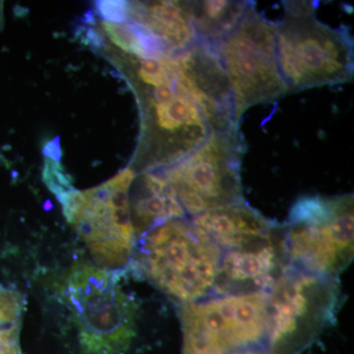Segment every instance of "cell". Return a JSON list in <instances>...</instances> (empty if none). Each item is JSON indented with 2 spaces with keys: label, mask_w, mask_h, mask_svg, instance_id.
<instances>
[{
  "label": "cell",
  "mask_w": 354,
  "mask_h": 354,
  "mask_svg": "<svg viewBox=\"0 0 354 354\" xmlns=\"http://www.w3.org/2000/svg\"><path fill=\"white\" fill-rule=\"evenodd\" d=\"M276 50L288 93L353 82V39L348 28H332L317 19L316 2L283 1Z\"/></svg>",
  "instance_id": "obj_1"
},
{
  "label": "cell",
  "mask_w": 354,
  "mask_h": 354,
  "mask_svg": "<svg viewBox=\"0 0 354 354\" xmlns=\"http://www.w3.org/2000/svg\"><path fill=\"white\" fill-rule=\"evenodd\" d=\"M221 255L218 247L183 218L142 235L130 264L140 276L183 305L213 292Z\"/></svg>",
  "instance_id": "obj_2"
},
{
  "label": "cell",
  "mask_w": 354,
  "mask_h": 354,
  "mask_svg": "<svg viewBox=\"0 0 354 354\" xmlns=\"http://www.w3.org/2000/svg\"><path fill=\"white\" fill-rule=\"evenodd\" d=\"M353 195L304 196L283 225L288 267L337 278L353 257Z\"/></svg>",
  "instance_id": "obj_3"
},
{
  "label": "cell",
  "mask_w": 354,
  "mask_h": 354,
  "mask_svg": "<svg viewBox=\"0 0 354 354\" xmlns=\"http://www.w3.org/2000/svg\"><path fill=\"white\" fill-rule=\"evenodd\" d=\"M135 178L125 169L106 183L58 196L66 220L85 242L97 267L118 272L131 262L137 235L130 209L129 190Z\"/></svg>",
  "instance_id": "obj_4"
},
{
  "label": "cell",
  "mask_w": 354,
  "mask_h": 354,
  "mask_svg": "<svg viewBox=\"0 0 354 354\" xmlns=\"http://www.w3.org/2000/svg\"><path fill=\"white\" fill-rule=\"evenodd\" d=\"M268 290L181 305L183 354H274L269 344Z\"/></svg>",
  "instance_id": "obj_5"
},
{
  "label": "cell",
  "mask_w": 354,
  "mask_h": 354,
  "mask_svg": "<svg viewBox=\"0 0 354 354\" xmlns=\"http://www.w3.org/2000/svg\"><path fill=\"white\" fill-rule=\"evenodd\" d=\"M135 87L143 114L138 158L147 171L171 167L204 143L211 129L179 66L164 83Z\"/></svg>",
  "instance_id": "obj_6"
},
{
  "label": "cell",
  "mask_w": 354,
  "mask_h": 354,
  "mask_svg": "<svg viewBox=\"0 0 354 354\" xmlns=\"http://www.w3.org/2000/svg\"><path fill=\"white\" fill-rule=\"evenodd\" d=\"M115 272L77 266L62 283V297L86 353L120 354L131 341L134 307Z\"/></svg>",
  "instance_id": "obj_7"
},
{
  "label": "cell",
  "mask_w": 354,
  "mask_h": 354,
  "mask_svg": "<svg viewBox=\"0 0 354 354\" xmlns=\"http://www.w3.org/2000/svg\"><path fill=\"white\" fill-rule=\"evenodd\" d=\"M277 31L278 22L258 12L253 2L236 27L212 44L230 81L239 123L251 106L290 94L277 62Z\"/></svg>",
  "instance_id": "obj_8"
},
{
  "label": "cell",
  "mask_w": 354,
  "mask_h": 354,
  "mask_svg": "<svg viewBox=\"0 0 354 354\" xmlns=\"http://www.w3.org/2000/svg\"><path fill=\"white\" fill-rule=\"evenodd\" d=\"M245 151L239 128L211 131L190 155L158 171L171 184L184 213L195 216L209 209L245 202L241 176Z\"/></svg>",
  "instance_id": "obj_9"
},
{
  "label": "cell",
  "mask_w": 354,
  "mask_h": 354,
  "mask_svg": "<svg viewBox=\"0 0 354 354\" xmlns=\"http://www.w3.org/2000/svg\"><path fill=\"white\" fill-rule=\"evenodd\" d=\"M337 279L288 267L268 290V330L274 354H297L334 320Z\"/></svg>",
  "instance_id": "obj_10"
},
{
  "label": "cell",
  "mask_w": 354,
  "mask_h": 354,
  "mask_svg": "<svg viewBox=\"0 0 354 354\" xmlns=\"http://www.w3.org/2000/svg\"><path fill=\"white\" fill-rule=\"evenodd\" d=\"M177 60L186 86L211 131L239 128L232 87L214 46L198 39L187 50L177 53Z\"/></svg>",
  "instance_id": "obj_11"
},
{
  "label": "cell",
  "mask_w": 354,
  "mask_h": 354,
  "mask_svg": "<svg viewBox=\"0 0 354 354\" xmlns=\"http://www.w3.org/2000/svg\"><path fill=\"white\" fill-rule=\"evenodd\" d=\"M288 267L283 225L265 241L221 255L213 292L245 295L268 290Z\"/></svg>",
  "instance_id": "obj_12"
},
{
  "label": "cell",
  "mask_w": 354,
  "mask_h": 354,
  "mask_svg": "<svg viewBox=\"0 0 354 354\" xmlns=\"http://www.w3.org/2000/svg\"><path fill=\"white\" fill-rule=\"evenodd\" d=\"M189 221L198 234L223 253L259 243L279 227L245 202L209 209Z\"/></svg>",
  "instance_id": "obj_13"
},
{
  "label": "cell",
  "mask_w": 354,
  "mask_h": 354,
  "mask_svg": "<svg viewBox=\"0 0 354 354\" xmlns=\"http://www.w3.org/2000/svg\"><path fill=\"white\" fill-rule=\"evenodd\" d=\"M129 19L145 28L176 53L187 50L198 41L188 1L131 2Z\"/></svg>",
  "instance_id": "obj_14"
},
{
  "label": "cell",
  "mask_w": 354,
  "mask_h": 354,
  "mask_svg": "<svg viewBox=\"0 0 354 354\" xmlns=\"http://www.w3.org/2000/svg\"><path fill=\"white\" fill-rule=\"evenodd\" d=\"M130 209L137 235L185 215L171 184L158 171L142 176Z\"/></svg>",
  "instance_id": "obj_15"
},
{
  "label": "cell",
  "mask_w": 354,
  "mask_h": 354,
  "mask_svg": "<svg viewBox=\"0 0 354 354\" xmlns=\"http://www.w3.org/2000/svg\"><path fill=\"white\" fill-rule=\"evenodd\" d=\"M253 1H188L198 39L215 44L241 22Z\"/></svg>",
  "instance_id": "obj_16"
},
{
  "label": "cell",
  "mask_w": 354,
  "mask_h": 354,
  "mask_svg": "<svg viewBox=\"0 0 354 354\" xmlns=\"http://www.w3.org/2000/svg\"><path fill=\"white\" fill-rule=\"evenodd\" d=\"M43 178L44 183L57 197L74 189L71 177L65 171L64 167L59 162L50 158L44 160Z\"/></svg>",
  "instance_id": "obj_17"
},
{
  "label": "cell",
  "mask_w": 354,
  "mask_h": 354,
  "mask_svg": "<svg viewBox=\"0 0 354 354\" xmlns=\"http://www.w3.org/2000/svg\"><path fill=\"white\" fill-rule=\"evenodd\" d=\"M99 13L106 22H127L129 19V2L127 1H97Z\"/></svg>",
  "instance_id": "obj_18"
},
{
  "label": "cell",
  "mask_w": 354,
  "mask_h": 354,
  "mask_svg": "<svg viewBox=\"0 0 354 354\" xmlns=\"http://www.w3.org/2000/svg\"><path fill=\"white\" fill-rule=\"evenodd\" d=\"M44 155L50 158V160L59 162L62 158V150H60L59 138L53 140L50 144H48L44 149Z\"/></svg>",
  "instance_id": "obj_19"
},
{
  "label": "cell",
  "mask_w": 354,
  "mask_h": 354,
  "mask_svg": "<svg viewBox=\"0 0 354 354\" xmlns=\"http://www.w3.org/2000/svg\"><path fill=\"white\" fill-rule=\"evenodd\" d=\"M0 354H21L18 341H0Z\"/></svg>",
  "instance_id": "obj_20"
},
{
  "label": "cell",
  "mask_w": 354,
  "mask_h": 354,
  "mask_svg": "<svg viewBox=\"0 0 354 354\" xmlns=\"http://www.w3.org/2000/svg\"><path fill=\"white\" fill-rule=\"evenodd\" d=\"M4 17H3V2L0 1V29L3 28Z\"/></svg>",
  "instance_id": "obj_21"
},
{
  "label": "cell",
  "mask_w": 354,
  "mask_h": 354,
  "mask_svg": "<svg viewBox=\"0 0 354 354\" xmlns=\"http://www.w3.org/2000/svg\"><path fill=\"white\" fill-rule=\"evenodd\" d=\"M241 354H271V353H241Z\"/></svg>",
  "instance_id": "obj_22"
}]
</instances>
